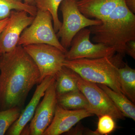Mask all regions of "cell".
<instances>
[{
	"label": "cell",
	"mask_w": 135,
	"mask_h": 135,
	"mask_svg": "<svg viewBox=\"0 0 135 135\" xmlns=\"http://www.w3.org/2000/svg\"><path fill=\"white\" fill-rule=\"evenodd\" d=\"M41 83L35 63L23 46L2 54L0 60V111L23 108L29 92Z\"/></svg>",
	"instance_id": "cell-1"
},
{
	"label": "cell",
	"mask_w": 135,
	"mask_h": 135,
	"mask_svg": "<svg viewBox=\"0 0 135 135\" xmlns=\"http://www.w3.org/2000/svg\"><path fill=\"white\" fill-rule=\"evenodd\" d=\"M125 3L129 9L132 13H135V0H125Z\"/></svg>",
	"instance_id": "cell-24"
},
{
	"label": "cell",
	"mask_w": 135,
	"mask_h": 135,
	"mask_svg": "<svg viewBox=\"0 0 135 135\" xmlns=\"http://www.w3.org/2000/svg\"><path fill=\"white\" fill-rule=\"evenodd\" d=\"M119 81L123 94L135 104V70L127 64L118 69Z\"/></svg>",
	"instance_id": "cell-17"
},
{
	"label": "cell",
	"mask_w": 135,
	"mask_h": 135,
	"mask_svg": "<svg viewBox=\"0 0 135 135\" xmlns=\"http://www.w3.org/2000/svg\"><path fill=\"white\" fill-rule=\"evenodd\" d=\"M98 118L97 128L95 131L97 135L109 134L116 129L115 120L112 116L105 114Z\"/></svg>",
	"instance_id": "cell-21"
},
{
	"label": "cell",
	"mask_w": 135,
	"mask_h": 135,
	"mask_svg": "<svg viewBox=\"0 0 135 135\" xmlns=\"http://www.w3.org/2000/svg\"><path fill=\"white\" fill-rule=\"evenodd\" d=\"M63 0H34L35 6L37 10L49 11L52 16L53 28L57 32L62 26V23L58 17L59 7Z\"/></svg>",
	"instance_id": "cell-19"
},
{
	"label": "cell",
	"mask_w": 135,
	"mask_h": 135,
	"mask_svg": "<svg viewBox=\"0 0 135 135\" xmlns=\"http://www.w3.org/2000/svg\"><path fill=\"white\" fill-rule=\"evenodd\" d=\"M125 0H80L77 1L78 8L88 18L101 22L109 17L118 5Z\"/></svg>",
	"instance_id": "cell-13"
},
{
	"label": "cell",
	"mask_w": 135,
	"mask_h": 135,
	"mask_svg": "<svg viewBox=\"0 0 135 135\" xmlns=\"http://www.w3.org/2000/svg\"><path fill=\"white\" fill-rule=\"evenodd\" d=\"M78 77L74 71L64 66L55 76L57 95L78 89Z\"/></svg>",
	"instance_id": "cell-16"
},
{
	"label": "cell",
	"mask_w": 135,
	"mask_h": 135,
	"mask_svg": "<svg viewBox=\"0 0 135 135\" xmlns=\"http://www.w3.org/2000/svg\"><path fill=\"white\" fill-rule=\"evenodd\" d=\"M101 24L90 26L92 40L115 50L124 55L126 44L135 40V16L125 1L117 6Z\"/></svg>",
	"instance_id": "cell-2"
},
{
	"label": "cell",
	"mask_w": 135,
	"mask_h": 135,
	"mask_svg": "<svg viewBox=\"0 0 135 135\" xmlns=\"http://www.w3.org/2000/svg\"><path fill=\"white\" fill-rule=\"evenodd\" d=\"M28 15L24 11H11L7 24L0 35L1 53L11 51L18 46L22 33L34 18L35 17Z\"/></svg>",
	"instance_id": "cell-10"
},
{
	"label": "cell",
	"mask_w": 135,
	"mask_h": 135,
	"mask_svg": "<svg viewBox=\"0 0 135 135\" xmlns=\"http://www.w3.org/2000/svg\"><path fill=\"white\" fill-rule=\"evenodd\" d=\"M97 84L103 90L125 117L135 120L134 103L122 93L116 92L104 84Z\"/></svg>",
	"instance_id": "cell-15"
},
{
	"label": "cell",
	"mask_w": 135,
	"mask_h": 135,
	"mask_svg": "<svg viewBox=\"0 0 135 135\" xmlns=\"http://www.w3.org/2000/svg\"><path fill=\"white\" fill-rule=\"evenodd\" d=\"M70 133V134L71 135H95V131H92L89 129H86L84 128L81 125H78L76 126V127L73 129L72 130L69 131H68Z\"/></svg>",
	"instance_id": "cell-22"
},
{
	"label": "cell",
	"mask_w": 135,
	"mask_h": 135,
	"mask_svg": "<svg viewBox=\"0 0 135 135\" xmlns=\"http://www.w3.org/2000/svg\"><path fill=\"white\" fill-rule=\"evenodd\" d=\"M125 53L135 59V40L129 41L126 43Z\"/></svg>",
	"instance_id": "cell-23"
},
{
	"label": "cell",
	"mask_w": 135,
	"mask_h": 135,
	"mask_svg": "<svg viewBox=\"0 0 135 135\" xmlns=\"http://www.w3.org/2000/svg\"><path fill=\"white\" fill-rule=\"evenodd\" d=\"M23 47L37 66L41 82L47 76H55L66 59L65 53L52 45L38 44Z\"/></svg>",
	"instance_id": "cell-6"
},
{
	"label": "cell",
	"mask_w": 135,
	"mask_h": 135,
	"mask_svg": "<svg viewBox=\"0 0 135 135\" xmlns=\"http://www.w3.org/2000/svg\"><path fill=\"white\" fill-rule=\"evenodd\" d=\"M124 56L117 53L111 57L66 59L64 65L74 71L86 80L104 84L114 91L123 94L118 69L125 65L122 60Z\"/></svg>",
	"instance_id": "cell-3"
},
{
	"label": "cell",
	"mask_w": 135,
	"mask_h": 135,
	"mask_svg": "<svg viewBox=\"0 0 135 135\" xmlns=\"http://www.w3.org/2000/svg\"><path fill=\"white\" fill-rule=\"evenodd\" d=\"M90 34V30L85 28L75 35L71 42V48L65 53L66 60L111 57L115 55L114 49L102 44L91 42Z\"/></svg>",
	"instance_id": "cell-8"
},
{
	"label": "cell",
	"mask_w": 135,
	"mask_h": 135,
	"mask_svg": "<svg viewBox=\"0 0 135 135\" xmlns=\"http://www.w3.org/2000/svg\"><path fill=\"white\" fill-rule=\"evenodd\" d=\"M93 115L85 109L67 110L57 104L53 120L42 135H59L66 133L81 120Z\"/></svg>",
	"instance_id": "cell-11"
},
{
	"label": "cell",
	"mask_w": 135,
	"mask_h": 135,
	"mask_svg": "<svg viewBox=\"0 0 135 135\" xmlns=\"http://www.w3.org/2000/svg\"><path fill=\"white\" fill-rule=\"evenodd\" d=\"M55 79V76H47L37 85L31 101L25 109L22 110L19 118L8 129L5 134L20 135L22 134L27 124L33 117L37 106L41 99L44 95L46 89Z\"/></svg>",
	"instance_id": "cell-12"
},
{
	"label": "cell",
	"mask_w": 135,
	"mask_h": 135,
	"mask_svg": "<svg viewBox=\"0 0 135 135\" xmlns=\"http://www.w3.org/2000/svg\"><path fill=\"white\" fill-rule=\"evenodd\" d=\"M63 17L62 26L56 33L63 47L67 50L74 36L81 29L101 24V20L88 18L80 11L76 0H63L60 5Z\"/></svg>",
	"instance_id": "cell-4"
},
{
	"label": "cell",
	"mask_w": 135,
	"mask_h": 135,
	"mask_svg": "<svg viewBox=\"0 0 135 135\" xmlns=\"http://www.w3.org/2000/svg\"><path fill=\"white\" fill-rule=\"evenodd\" d=\"M25 3L29 5H35L34 0H22Z\"/></svg>",
	"instance_id": "cell-26"
},
{
	"label": "cell",
	"mask_w": 135,
	"mask_h": 135,
	"mask_svg": "<svg viewBox=\"0 0 135 135\" xmlns=\"http://www.w3.org/2000/svg\"><path fill=\"white\" fill-rule=\"evenodd\" d=\"M55 79L48 87L27 129V134L42 135L53 120L57 105Z\"/></svg>",
	"instance_id": "cell-9"
},
{
	"label": "cell",
	"mask_w": 135,
	"mask_h": 135,
	"mask_svg": "<svg viewBox=\"0 0 135 135\" xmlns=\"http://www.w3.org/2000/svg\"><path fill=\"white\" fill-rule=\"evenodd\" d=\"M52 16L48 11L37 10L33 21L22 33L18 45L22 46L30 44H45L56 47L66 53L59 40L52 24Z\"/></svg>",
	"instance_id": "cell-5"
},
{
	"label": "cell",
	"mask_w": 135,
	"mask_h": 135,
	"mask_svg": "<svg viewBox=\"0 0 135 135\" xmlns=\"http://www.w3.org/2000/svg\"><path fill=\"white\" fill-rule=\"evenodd\" d=\"M2 54L0 52V60H1V59L2 56Z\"/></svg>",
	"instance_id": "cell-27"
},
{
	"label": "cell",
	"mask_w": 135,
	"mask_h": 135,
	"mask_svg": "<svg viewBox=\"0 0 135 135\" xmlns=\"http://www.w3.org/2000/svg\"><path fill=\"white\" fill-rule=\"evenodd\" d=\"M13 10L24 11L33 17L37 12L35 5L27 4L22 0H0V20L8 17Z\"/></svg>",
	"instance_id": "cell-18"
},
{
	"label": "cell",
	"mask_w": 135,
	"mask_h": 135,
	"mask_svg": "<svg viewBox=\"0 0 135 135\" xmlns=\"http://www.w3.org/2000/svg\"><path fill=\"white\" fill-rule=\"evenodd\" d=\"M57 104L64 109L70 110L85 109L93 114L87 98L79 89L57 95Z\"/></svg>",
	"instance_id": "cell-14"
},
{
	"label": "cell",
	"mask_w": 135,
	"mask_h": 135,
	"mask_svg": "<svg viewBox=\"0 0 135 135\" xmlns=\"http://www.w3.org/2000/svg\"><path fill=\"white\" fill-rule=\"evenodd\" d=\"M77 84L78 89L87 98L94 115L99 117L107 114L114 120L124 119L123 114L96 83L86 80L78 75Z\"/></svg>",
	"instance_id": "cell-7"
},
{
	"label": "cell",
	"mask_w": 135,
	"mask_h": 135,
	"mask_svg": "<svg viewBox=\"0 0 135 135\" xmlns=\"http://www.w3.org/2000/svg\"><path fill=\"white\" fill-rule=\"evenodd\" d=\"M8 20L9 17L5 19L0 20V35L2 32V31H3L6 25L7 24Z\"/></svg>",
	"instance_id": "cell-25"
},
{
	"label": "cell",
	"mask_w": 135,
	"mask_h": 135,
	"mask_svg": "<svg viewBox=\"0 0 135 135\" xmlns=\"http://www.w3.org/2000/svg\"><path fill=\"white\" fill-rule=\"evenodd\" d=\"M22 109L12 107L0 111V135L6 134L8 129L19 118Z\"/></svg>",
	"instance_id": "cell-20"
},
{
	"label": "cell",
	"mask_w": 135,
	"mask_h": 135,
	"mask_svg": "<svg viewBox=\"0 0 135 135\" xmlns=\"http://www.w3.org/2000/svg\"><path fill=\"white\" fill-rule=\"evenodd\" d=\"M76 1H80V0H76Z\"/></svg>",
	"instance_id": "cell-28"
}]
</instances>
